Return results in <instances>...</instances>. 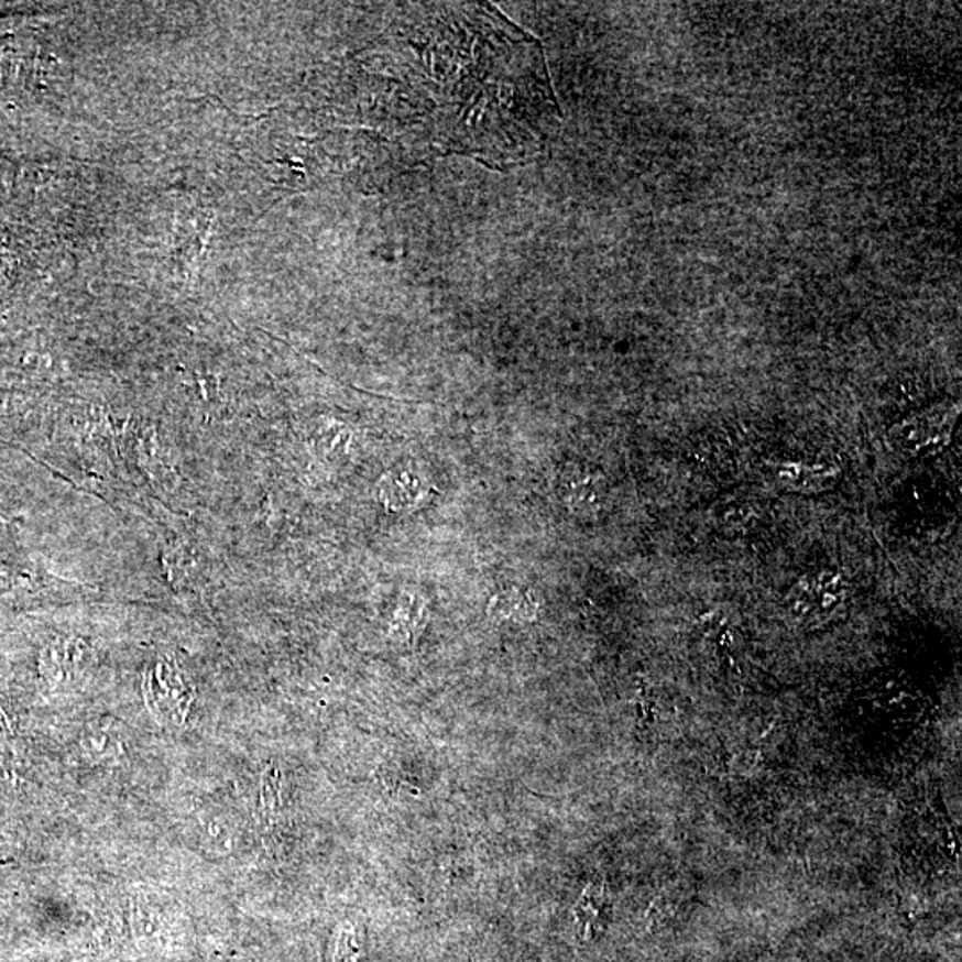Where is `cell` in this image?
<instances>
[{
    "instance_id": "obj_1",
    "label": "cell",
    "mask_w": 962,
    "mask_h": 962,
    "mask_svg": "<svg viewBox=\"0 0 962 962\" xmlns=\"http://www.w3.org/2000/svg\"><path fill=\"white\" fill-rule=\"evenodd\" d=\"M143 693L150 713L161 724L181 728L195 701V685L175 659L160 656L146 665Z\"/></svg>"
},
{
    "instance_id": "obj_2",
    "label": "cell",
    "mask_w": 962,
    "mask_h": 962,
    "mask_svg": "<svg viewBox=\"0 0 962 962\" xmlns=\"http://www.w3.org/2000/svg\"><path fill=\"white\" fill-rule=\"evenodd\" d=\"M94 653L79 638H63L48 645L42 656V670L51 681L72 682L88 670Z\"/></svg>"
},
{
    "instance_id": "obj_3",
    "label": "cell",
    "mask_w": 962,
    "mask_h": 962,
    "mask_svg": "<svg viewBox=\"0 0 962 962\" xmlns=\"http://www.w3.org/2000/svg\"><path fill=\"white\" fill-rule=\"evenodd\" d=\"M795 612L804 617L818 613H829L840 606L843 599V584L834 575L811 576L797 583L794 592Z\"/></svg>"
},
{
    "instance_id": "obj_4",
    "label": "cell",
    "mask_w": 962,
    "mask_h": 962,
    "mask_svg": "<svg viewBox=\"0 0 962 962\" xmlns=\"http://www.w3.org/2000/svg\"><path fill=\"white\" fill-rule=\"evenodd\" d=\"M560 492L567 505L581 514L595 512L603 505V480L578 466L564 469L560 477Z\"/></svg>"
},
{
    "instance_id": "obj_5",
    "label": "cell",
    "mask_w": 962,
    "mask_h": 962,
    "mask_svg": "<svg viewBox=\"0 0 962 962\" xmlns=\"http://www.w3.org/2000/svg\"><path fill=\"white\" fill-rule=\"evenodd\" d=\"M80 748L91 762L111 765L122 762L125 742L114 725L89 724L80 736Z\"/></svg>"
},
{
    "instance_id": "obj_6",
    "label": "cell",
    "mask_w": 962,
    "mask_h": 962,
    "mask_svg": "<svg viewBox=\"0 0 962 962\" xmlns=\"http://www.w3.org/2000/svg\"><path fill=\"white\" fill-rule=\"evenodd\" d=\"M947 435H949V426H947L943 414L941 416L921 414V416L907 420L906 425L898 430L901 446L911 449V451H923Z\"/></svg>"
},
{
    "instance_id": "obj_7",
    "label": "cell",
    "mask_w": 962,
    "mask_h": 962,
    "mask_svg": "<svg viewBox=\"0 0 962 962\" xmlns=\"http://www.w3.org/2000/svg\"><path fill=\"white\" fill-rule=\"evenodd\" d=\"M419 495V478L411 472H394L383 480L380 498L385 505L402 509V506L414 505Z\"/></svg>"
},
{
    "instance_id": "obj_8",
    "label": "cell",
    "mask_w": 962,
    "mask_h": 962,
    "mask_svg": "<svg viewBox=\"0 0 962 962\" xmlns=\"http://www.w3.org/2000/svg\"><path fill=\"white\" fill-rule=\"evenodd\" d=\"M601 904H603L601 884H590L589 888L584 889L583 895H581L578 906L575 907L576 921H578V929L581 930L583 938L592 932L593 923L601 915Z\"/></svg>"
},
{
    "instance_id": "obj_9",
    "label": "cell",
    "mask_w": 962,
    "mask_h": 962,
    "mask_svg": "<svg viewBox=\"0 0 962 962\" xmlns=\"http://www.w3.org/2000/svg\"><path fill=\"white\" fill-rule=\"evenodd\" d=\"M491 612L498 617L528 619L533 613V603L528 593L523 590H509L494 599Z\"/></svg>"
},
{
    "instance_id": "obj_10",
    "label": "cell",
    "mask_w": 962,
    "mask_h": 962,
    "mask_svg": "<svg viewBox=\"0 0 962 962\" xmlns=\"http://www.w3.org/2000/svg\"><path fill=\"white\" fill-rule=\"evenodd\" d=\"M281 768L275 765L267 766L266 770L262 772L261 779L262 813L266 817L276 813V809L281 806Z\"/></svg>"
},
{
    "instance_id": "obj_11",
    "label": "cell",
    "mask_w": 962,
    "mask_h": 962,
    "mask_svg": "<svg viewBox=\"0 0 962 962\" xmlns=\"http://www.w3.org/2000/svg\"><path fill=\"white\" fill-rule=\"evenodd\" d=\"M11 736H13V733H11L10 722H8L4 713H2V710H0V753H4V751H8V745H10Z\"/></svg>"
}]
</instances>
